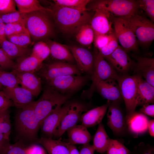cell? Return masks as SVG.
<instances>
[{"instance_id": "cell-22", "label": "cell", "mask_w": 154, "mask_h": 154, "mask_svg": "<svg viewBox=\"0 0 154 154\" xmlns=\"http://www.w3.org/2000/svg\"><path fill=\"white\" fill-rule=\"evenodd\" d=\"M17 76L21 86L30 91L37 97L42 89L41 78L33 72H19L11 71Z\"/></svg>"}, {"instance_id": "cell-14", "label": "cell", "mask_w": 154, "mask_h": 154, "mask_svg": "<svg viewBox=\"0 0 154 154\" xmlns=\"http://www.w3.org/2000/svg\"><path fill=\"white\" fill-rule=\"evenodd\" d=\"M95 13L90 24L94 34H110L114 32L112 28L113 16L106 10L98 7H92Z\"/></svg>"}, {"instance_id": "cell-27", "label": "cell", "mask_w": 154, "mask_h": 154, "mask_svg": "<svg viewBox=\"0 0 154 154\" xmlns=\"http://www.w3.org/2000/svg\"><path fill=\"white\" fill-rule=\"evenodd\" d=\"M36 141L49 154H69L66 142L61 139L56 140L42 136L38 138Z\"/></svg>"}, {"instance_id": "cell-10", "label": "cell", "mask_w": 154, "mask_h": 154, "mask_svg": "<svg viewBox=\"0 0 154 154\" xmlns=\"http://www.w3.org/2000/svg\"><path fill=\"white\" fill-rule=\"evenodd\" d=\"M88 79L87 75H70L57 77L46 82L48 86L60 93L70 94L83 87Z\"/></svg>"}, {"instance_id": "cell-2", "label": "cell", "mask_w": 154, "mask_h": 154, "mask_svg": "<svg viewBox=\"0 0 154 154\" xmlns=\"http://www.w3.org/2000/svg\"><path fill=\"white\" fill-rule=\"evenodd\" d=\"M50 15V13L45 11L25 13L24 25L32 41L47 40L54 35V25Z\"/></svg>"}, {"instance_id": "cell-12", "label": "cell", "mask_w": 154, "mask_h": 154, "mask_svg": "<svg viewBox=\"0 0 154 154\" xmlns=\"http://www.w3.org/2000/svg\"><path fill=\"white\" fill-rule=\"evenodd\" d=\"M86 109L85 105L81 103H70L69 108L61 118L53 137H60L69 129L77 125L82 113Z\"/></svg>"}, {"instance_id": "cell-48", "label": "cell", "mask_w": 154, "mask_h": 154, "mask_svg": "<svg viewBox=\"0 0 154 154\" xmlns=\"http://www.w3.org/2000/svg\"><path fill=\"white\" fill-rule=\"evenodd\" d=\"M26 154H46L44 148L37 144L33 143L27 146Z\"/></svg>"}, {"instance_id": "cell-57", "label": "cell", "mask_w": 154, "mask_h": 154, "mask_svg": "<svg viewBox=\"0 0 154 154\" xmlns=\"http://www.w3.org/2000/svg\"><path fill=\"white\" fill-rule=\"evenodd\" d=\"M3 40H2L1 38L0 37V44H1V43L3 41Z\"/></svg>"}, {"instance_id": "cell-45", "label": "cell", "mask_w": 154, "mask_h": 154, "mask_svg": "<svg viewBox=\"0 0 154 154\" xmlns=\"http://www.w3.org/2000/svg\"><path fill=\"white\" fill-rule=\"evenodd\" d=\"M14 0H0V16L17 11Z\"/></svg>"}, {"instance_id": "cell-9", "label": "cell", "mask_w": 154, "mask_h": 154, "mask_svg": "<svg viewBox=\"0 0 154 154\" xmlns=\"http://www.w3.org/2000/svg\"><path fill=\"white\" fill-rule=\"evenodd\" d=\"M92 7L103 8L113 16L124 17L137 12L138 9L136 0H104L96 2Z\"/></svg>"}, {"instance_id": "cell-17", "label": "cell", "mask_w": 154, "mask_h": 154, "mask_svg": "<svg viewBox=\"0 0 154 154\" xmlns=\"http://www.w3.org/2000/svg\"><path fill=\"white\" fill-rule=\"evenodd\" d=\"M104 58L117 72L122 75L126 74L134 64L127 52L119 45L112 54Z\"/></svg>"}, {"instance_id": "cell-19", "label": "cell", "mask_w": 154, "mask_h": 154, "mask_svg": "<svg viewBox=\"0 0 154 154\" xmlns=\"http://www.w3.org/2000/svg\"><path fill=\"white\" fill-rule=\"evenodd\" d=\"M3 91L17 109L30 105L35 97L29 90L19 86L11 88H4Z\"/></svg>"}, {"instance_id": "cell-3", "label": "cell", "mask_w": 154, "mask_h": 154, "mask_svg": "<svg viewBox=\"0 0 154 154\" xmlns=\"http://www.w3.org/2000/svg\"><path fill=\"white\" fill-rule=\"evenodd\" d=\"M70 96V94L60 93L47 85L40 98L33 103L35 114L40 125L48 115L63 106Z\"/></svg>"}, {"instance_id": "cell-32", "label": "cell", "mask_w": 154, "mask_h": 154, "mask_svg": "<svg viewBox=\"0 0 154 154\" xmlns=\"http://www.w3.org/2000/svg\"><path fill=\"white\" fill-rule=\"evenodd\" d=\"M94 38V32L90 23L82 26L76 34L77 41L84 46L90 45Z\"/></svg>"}, {"instance_id": "cell-26", "label": "cell", "mask_w": 154, "mask_h": 154, "mask_svg": "<svg viewBox=\"0 0 154 154\" xmlns=\"http://www.w3.org/2000/svg\"><path fill=\"white\" fill-rule=\"evenodd\" d=\"M46 42L50 49V54L54 59L74 64V58L67 46L47 39Z\"/></svg>"}, {"instance_id": "cell-46", "label": "cell", "mask_w": 154, "mask_h": 154, "mask_svg": "<svg viewBox=\"0 0 154 154\" xmlns=\"http://www.w3.org/2000/svg\"><path fill=\"white\" fill-rule=\"evenodd\" d=\"M26 147L23 141L20 140L11 144L6 154H26Z\"/></svg>"}, {"instance_id": "cell-25", "label": "cell", "mask_w": 154, "mask_h": 154, "mask_svg": "<svg viewBox=\"0 0 154 154\" xmlns=\"http://www.w3.org/2000/svg\"><path fill=\"white\" fill-rule=\"evenodd\" d=\"M87 128L82 125H76L68 130V142L73 144L84 145L89 143L92 137Z\"/></svg>"}, {"instance_id": "cell-36", "label": "cell", "mask_w": 154, "mask_h": 154, "mask_svg": "<svg viewBox=\"0 0 154 154\" xmlns=\"http://www.w3.org/2000/svg\"><path fill=\"white\" fill-rule=\"evenodd\" d=\"M11 129L9 109L0 111V132L9 138Z\"/></svg>"}, {"instance_id": "cell-1", "label": "cell", "mask_w": 154, "mask_h": 154, "mask_svg": "<svg viewBox=\"0 0 154 154\" xmlns=\"http://www.w3.org/2000/svg\"><path fill=\"white\" fill-rule=\"evenodd\" d=\"M51 15L59 30L65 34H76L83 25L90 23L92 17L87 11H82L54 5Z\"/></svg>"}, {"instance_id": "cell-41", "label": "cell", "mask_w": 154, "mask_h": 154, "mask_svg": "<svg viewBox=\"0 0 154 154\" xmlns=\"http://www.w3.org/2000/svg\"><path fill=\"white\" fill-rule=\"evenodd\" d=\"M27 30L23 23H14L5 24V34L6 38L21 33Z\"/></svg>"}, {"instance_id": "cell-24", "label": "cell", "mask_w": 154, "mask_h": 154, "mask_svg": "<svg viewBox=\"0 0 154 154\" xmlns=\"http://www.w3.org/2000/svg\"><path fill=\"white\" fill-rule=\"evenodd\" d=\"M154 102V87L140 76L136 100V107Z\"/></svg>"}, {"instance_id": "cell-8", "label": "cell", "mask_w": 154, "mask_h": 154, "mask_svg": "<svg viewBox=\"0 0 154 154\" xmlns=\"http://www.w3.org/2000/svg\"><path fill=\"white\" fill-rule=\"evenodd\" d=\"M114 33L121 46L127 53L137 52L138 44L133 31L123 18L113 16Z\"/></svg>"}, {"instance_id": "cell-16", "label": "cell", "mask_w": 154, "mask_h": 154, "mask_svg": "<svg viewBox=\"0 0 154 154\" xmlns=\"http://www.w3.org/2000/svg\"><path fill=\"white\" fill-rule=\"evenodd\" d=\"M70 103L65 104L48 115L42 122L40 128L43 136L52 138L64 115L68 109Z\"/></svg>"}, {"instance_id": "cell-15", "label": "cell", "mask_w": 154, "mask_h": 154, "mask_svg": "<svg viewBox=\"0 0 154 154\" xmlns=\"http://www.w3.org/2000/svg\"><path fill=\"white\" fill-rule=\"evenodd\" d=\"M67 46L80 70L82 73L91 76L94 65V55L89 50L83 47L74 45Z\"/></svg>"}, {"instance_id": "cell-38", "label": "cell", "mask_w": 154, "mask_h": 154, "mask_svg": "<svg viewBox=\"0 0 154 154\" xmlns=\"http://www.w3.org/2000/svg\"><path fill=\"white\" fill-rule=\"evenodd\" d=\"M107 154H129L130 151L118 141L110 139L106 151Z\"/></svg>"}, {"instance_id": "cell-53", "label": "cell", "mask_w": 154, "mask_h": 154, "mask_svg": "<svg viewBox=\"0 0 154 154\" xmlns=\"http://www.w3.org/2000/svg\"><path fill=\"white\" fill-rule=\"evenodd\" d=\"M5 24L0 17V37L3 40L6 39L5 34Z\"/></svg>"}, {"instance_id": "cell-13", "label": "cell", "mask_w": 154, "mask_h": 154, "mask_svg": "<svg viewBox=\"0 0 154 154\" xmlns=\"http://www.w3.org/2000/svg\"><path fill=\"white\" fill-rule=\"evenodd\" d=\"M108 102V125L114 134L119 136L123 135L127 129L125 116L119 106V102Z\"/></svg>"}, {"instance_id": "cell-6", "label": "cell", "mask_w": 154, "mask_h": 154, "mask_svg": "<svg viewBox=\"0 0 154 154\" xmlns=\"http://www.w3.org/2000/svg\"><path fill=\"white\" fill-rule=\"evenodd\" d=\"M121 17L127 21L133 31L138 44L146 46L153 42L154 39V24L151 20L137 12Z\"/></svg>"}, {"instance_id": "cell-51", "label": "cell", "mask_w": 154, "mask_h": 154, "mask_svg": "<svg viewBox=\"0 0 154 154\" xmlns=\"http://www.w3.org/2000/svg\"><path fill=\"white\" fill-rule=\"evenodd\" d=\"M95 149L89 143L83 145L79 151L80 154H94Z\"/></svg>"}, {"instance_id": "cell-50", "label": "cell", "mask_w": 154, "mask_h": 154, "mask_svg": "<svg viewBox=\"0 0 154 154\" xmlns=\"http://www.w3.org/2000/svg\"><path fill=\"white\" fill-rule=\"evenodd\" d=\"M139 112L153 117H154V105L147 104L142 106Z\"/></svg>"}, {"instance_id": "cell-43", "label": "cell", "mask_w": 154, "mask_h": 154, "mask_svg": "<svg viewBox=\"0 0 154 154\" xmlns=\"http://www.w3.org/2000/svg\"><path fill=\"white\" fill-rule=\"evenodd\" d=\"M15 63L0 48V69L8 71L13 69Z\"/></svg>"}, {"instance_id": "cell-11", "label": "cell", "mask_w": 154, "mask_h": 154, "mask_svg": "<svg viewBox=\"0 0 154 154\" xmlns=\"http://www.w3.org/2000/svg\"><path fill=\"white\" fill-rule=\"evenodd\" d=\"M46 82L55 78L70 75H82L76 65L62 61L54 62L43 66L38 72Z\"/></svg>"}, {"instance_id": "cell-49", "label": "cell", "mask_w": 154, "mask_h": 154, "mask_svg": "<svg viewBox=\"0 0 154 154\" xmlns=\"http://www.w3.org/2000/svg\"><path fill=\"white\" fill-rule=\"evenodd\" d=\"M11 145L9 138L0 132V154H6Z\"/></svg>"}, {"instance_id": "cell-31", "label": "cell", "mask_w": 154, "mask_h": 154, "mask_svg": "<svg viewBox=\"0 0 154 154\" xmlns=\"http://www.w3.org/2000/svg\"><path fill=\"white\" fill-rule=\"evenodd\" d=\"M18 11L24 13L37 11H45L50 13V9L43 7L37 0H14Z\"/></svg>"}, {"instance_id": "cell-40", "label": "cell", "mask_w": 154, "mask_h": 154, "mask_svg": "<svg viewBox=\"0 0 154 154\" xmlns=\"http://www.w3.org/2000/svg\"><path fill=\"white\" fill-rule=\"evenodd\" d=\"M138 9L143 10L151 20L154 21V0H136Z\"/></svg>"}, {"instance_id": "cell-20", "label": "cell", "mask_w": 154, "mask_h": 154, "mask_svg": "<svg viewBox=\"0 0 154 154\" xmlns=\"http://www.w3.org/2000/svg\"><path fill=\"white\" fill-rule=\"evenodd\" d=\"M95 90L108 101L119 103L123 100L119 86L115 80L110 79L98 82Z\"/></svg>"}, {"instance_id": "cell-54", "label": "cell", "mask_w": 154, "mask_h": 154, "mask_svg": "<svg viewBox=\"0 0 154 154\" xmlns=\"http://www.w3.org/2000/svg\"><path fill=\"white\" fill-rule=\"evenodd\" d=\"M148 130L150 135L154 136V120L153 119L149 120L148 124Z\"/></svg>"}, {"instance_id": "cell-39", "label": "cell", "mask_w": 154, "mask_h": 154, "mask_svg": "<svg viewBox=\"0 0 154 154\" xmlns=\"http://www.w3.org/2000/svg\"><path fill=\"white\" fill-rule=\"evenodd\" d=\"M5 24L20 23L24 24L25 13L18 11L0 16Z\"/></svg>"}, {"instance_id": "cell-33", "label": "cell", "mask_w": 154, "mask_h": 154, "mask_svg": "<svg viewBox=\"0 0 154 154\" xmlns=\"http://www.w3.org/2000/svg\"><path fill=\"white\" fill-rule=\"evenodd\" d=\"M50 54L49 47L43 41L37 42L34 45L30 55L42 62Z\"/></svg>"}, {"instance_id": "cell-30", "label": "cell", "mask_w": 154, "mask_h": 154, "mask_svg": "<svg viewBox=\"0 0 154 154\" xmlns=\"http://www.w3.org/2000/svg\"><path fill=\"white\" fill-rule=\"evenodd\" d=\"M110 139L103 124L101 122L98 125L93 138L92 145L95 151L101 153L106 152Z\"/></svg>"}, {"instance_id": "cell-18", "label": "cell", "mask_w": 154, "mask_h": 154, "mask_svg": "<svg viewBox=\"0 0 154 154\" xmlns=\"http://www.w3.org/2000/svg\"><path fill=\"white\" fill-rule=\"evenodd\" d=\"M127 129L135 136L144 134L148 130L149 119L145 115L135 111L125 116Z\"/></svg>"}, {"instance_id": "cell-21", "label": "cell", "mask_w": 154, "mask_h": 154, "mask_svg": "<svg viewBox=\"0 0 154 154\" xmlns=\"http://www.w3.org/2000/svg\"><path fill=\"white\" fill-rule=\"evenodd\" d=\"M132 56L136 61L134 69L136 74L154 87V58L135 54Z\"/></svg>"}, {"instance_id": "cell-5", "label": "cell", "mask_w": 154, "mask_h": 154, "mask_svg": "<svg viewBox=\"0 0 154 154\" xmlns=\"http://www.w3.org/2000/svg\"><path fill=\"white\" fill-rule=\"evenodd\" d=\"M94 63L91 75L92 83L89 88L83 91L82 96L89 98L96 90V84L99 82L112 79L116 80L119 75L112 66L98 53L94 55Z\"/></svg>"}, {"instance_id": "cell-52", "label": "cell", "mask_w": 154, "mask_h": 154, "mask_svg": "<svg viewBox=\"0 0 154 154\" xmlns=\"http://www.w3.org/2000/svg\"><path fill=\"white\" fill-rule=\"evenodd\" d=\"M69 154H80L78 151L75 145L71 144L68 142H66Z\"/></svg>"}, {"instance_id": "cell-29", "label": "cell", "mask_w": 154, "mask_h": 154, "mask_svg": "<svg viewBox=\"0 0 154 154\" xmlns=\"http://www.w3.org/2000/svg\"><path fill=\"white\" fill-rule=\"evenodd\" d=\"M1 44V48L13 60L28 56L30 55L32 51L29 47L19 46L6 39L3 40Z\"/></svg>"}, {"instance_id": "cell-28", "label": "cell", "mask_w": 154, "mask_h": 154, "mask_svg": "<svg viewBox=\"0 0 154 154\" xmlns=\"http://www.w3.org/2000/svg\"><path fill=\"white\" fill-rule=\"evenodd\" d=\"M17 60L12 71L19 72H38L42 66V62L31 55L20 58Z\"/></svg>"}, {"instance_id": "cell-34", "label": "cell", "mask_w": 154, "mask_h": 154, "mask_svg": "<svg viewBox=\"0 0 154 154\" xmlns=\"http://www.w3.org/2000/svg\"><path fill=\"white\" fill-rule=\"evenodd\" d=\"M54 4L82 11H87L86 6L91 2L90 0H54Z\"/></svg>"}, {"instance_id": "cell-44", "label": "cell", "mask_w": 154, "mask_h": 154, "mask_svg": "<svg viewBox=\"0 0 154 154\" xmlns=\"http://www.w3.org/2000/svg\"><path fill=\"white\" fill-rule=\"evenodd\" d=\"M114 35V32L110 34H94V41L95 47L98 50L100 49L108 43Z\"/></svg>"}, {"instance_id": "cell-55", "label": "cell", "mask_w": 154, "mask_h": 154, "mask_svg": "<svg viewBox=\"0 0 154 154\" xmlns=\"http://www.w3.org/2000/svg\"><path fill=\"white\" fill-rule=\"evenodd\" d=\"M143 154H154V149L151 148L146 150Z\"/></svg>"}, {"instance_id": "cell-7", "label": "cell", "mask_w": 154, "mask_h": 154, "mask_svg": "<svg viewBox=\"0 0 154 154\" xmlns=\"http://www.w3.org/2000/svg\"><path fill=\"white\" fill-rule=\"evenodd\" d=\"M140 76L135 74L119 75L116 81L118 84L127 114L135 111L139 81Z\"/></svg>"}, {"instance_id": "cell-47", "label": "cell", "mask_w": 154, "mask_h": 154, "mask_svg": "<svg viewBox=\"0 0 154 154\" xmlns=\"http://www.w3.org/2000/svg\"><path fill=\"white\" fill-rule=\"evenodd\" d=\"M14 106L12 102L2 90H0V111L9 109Z\"/></svg>"}, {"instance_id": "cell-4", "label": "cell", "mask_w": 154, "mask_h": 154, "mask_svg": "<svg viewBox=\"0 0 154 154\" xmlns=\"http://www.w3.org/2000/svg\"><path fill=\"white\" fill-rule=\"evenodd\" d=\"M33 102L18 109L15 116V124L17 131L22 137L29 141H36L40 123L34 112Z\"/></svg>"}, {"instance_id": "cell-37", "label": "cell", "mask_w": 154, "mask_h": 154, "mask_svg": "<svg viewBox=\"0 0 154 154\" xmlns=\"http://www.w3.org/2000/svg\"><path fill=\"white\" fill-rule=\"evenodd\" d=\"M7 40L21 47H28L32 41L30 35L27 31L6 37Z\"/></svg>"}, {"instance_id": "cell-35", "label": "cell", "mask_w": 154, "mask_h": 154, "mask_svg": "<svg viewBox=\"0 0 154 154\" xmlns=\"http://www.w3.org/2000/svg\"><path fill=\"white\" fill-rule=\"evenodd\" d=\"M0 84L4 88H11L18 86L19 82L14 73L0 69Z\"/></svg>"}, {"instance_id": "cell-56", "label": "cell", "mask_w": 154, "mask_h": 154, "mask_svg": "<svg viewBox=\"0 0 154 154\" xmlns=\"http://www.w3.org/2000/svg\"><path fill=\"white\" fill-rule=\"evenodd\" d=\"M4 87L0 84V90H3Z\"/></svg>"}, {"instance_id": "cell-42", "label": "cell", "mask_w": 154, "mask_h": 154, "mask_svg": "<svg viewBox=\"0 0 154 154\" xmlns=\"http://www.w3.org/2000/svg\"><path fill=\"white\" fill-rule=\"evenodd\" d=\"M118 45V41L114 35L111 40L106 45L98 50V53L104 58H105L112 54Z\"/></svg>"}, {"instance_id": "cell-23", "label": "cell", "mask_w": 154, "mask_h": 154, "mask_svg": "<svg viewBox=\"0 0 154 154\" xmlns=\"http://www.w3.org/2000/svg\"><path fill=\"white\" fill-rule=\"evenodd\" d=\"M109 102L88 111L81 115L80 121L87 128L101 122L107 110Z\"/></svg>"}]
</instances>
